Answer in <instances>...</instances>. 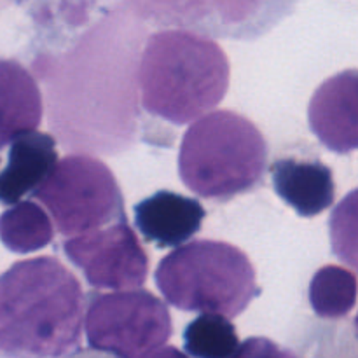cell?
Returning a JSON list of instances; mask_svg holds the SVG:
<instances>
[{"label":"cell","mask_w":358,"mask_h":358,"mask_svg":"<svg viewBox=\"0 0 358 358\" xmlns=\"http://www.w3.org/2000/svg\"><path fill=\"white\" fill-rule=\"evenodd\" d=\"M84 294L55 257L16 262L0 275V353L63 358L80 343Z\"/></svg>","instance_id":"1"},{"label":"cell","mask_w":358,"mask_h":358,"mask_svg":"<svg viewBox=\"0 0 358 358\" xmlns=\"http://www.w3.org/2000/svg\"><path fill=\"white\" fill-rule=\"evenodd\" d=\"M229 62L212 38L194 31L164 30L147 41L140 63V91L147 112L187 124L224 100Z\"/></svg>","instance_id":"2"},{"label":"cell","mask_w":358,"mask_h":358,"mask_svg":"<svg viewBox=\"0 0 358 358\" xmlns=\"http://www.w3.org/2000/svg\"><path fill=\"white\" fill-rule=\"evenodd\" d=\"M268 143L252 121L231 110L213 112L185 131L178 173L185 187L208 199L234 198L262 178Z\"/></svg>","instance_id":"3"},{"label":"cell","mask_w":358,"mask_h":358,"mask_svg":"<svg viewBox=\"0 0 358 358\" xmlns=\"http://www.w3.org/2000/svg\"><path fill=\"white\" fill-rule=\"evenodd\" d=\"M156 285L182 311L234 318L259 296L255 271L240 248L224 241L199 240L161 259Z\"/></svg>","instance_id":"4"},{"label":"cell","mask_w":358,"mask_h":358,"mask_svg":"<svg viewBox=\"0 0 358 358\" xmlns=\"http://www.w3.org/2000/svg\"><path fill=\"white\" fill-rule=\"evenodd\" d=\"M63 236H83L110 220L124 219L122 196L107 164L90 156H69L35 189Z\"/></svg>","instance_id":"5"},{"label":"cell","mask_w":358,"mask_h":358,"mask_svg":"<svg viewBox=\"0 0 358 358\" xmlns=\"http://www.w3.org/2000/svg\"><path fill=\"white\" fill-rule=\"evenodd\" d=\"M87 343L117 358H142L159 350L171 336L166 304L147 290L100 296L86 315Z\"/></svg>","instance_id":"6"},{"label":"cell","mask_w":358,"mask_h":358,"mask_svg":"<svg viewBox=\"0 0 358 358\" xmlns=\"http://www.w3.org/2000/svg\"><path fill=\"white\" fill-rule=\"evenodd\" d=\"M63 248L96 289H136L149 275V259L126 217L105 229L65 241Z\"/></svg>","instance_id":"7"},{"label":"cell","mask_w":358,"mask_h":358,"mask_svg":"<svg viewBox=\"0 0 358 358\" xmlns=\"http://www.w3.org/2000/svg\"><path fill=\"white\" fill-rule=\"evenodd\" d=\"M308 121L332 152L358 149V70H345L320 84L311 96Z\"/></svg>","instance_id":"8"},{"label":"cell","mask_w":358,"mask_h":358,"mask_svg":"<svg viewBox=\"0 0 358 358\" xmlns=\"http://www.w3.org/2000/svg\"><path fill=\"white\" fill-rule=\"evenodd\" d=\"M201 203L187 196L159 191L135 205V224L157 247H178L191 240L205 220Z\"/></svg>","instance_id":"9"},{"label":"cell","mask_w":358,"mask_h":358,"mask_svg":"<svg viewBox=\"0 0 358 358\" xmlns=\"http://www.w3.org/2000/svg\"><path fill=\"white\" fill-rule=\"evenodd\" d=\"M58 164L56 140L48 133L30 131L17 136L9 149L7 166L0 173V203H20L35 192Z\"/></svg>","instance_id":"10"},{"label":"cell","mask_w":358,"mask_h":358,"mask_svg":"<svg viewBox=\"0 0 358 358\" xmlns=\"http://www.w3.org/2000/svg\"><path fill=\"white\" fill-rule=\"evenodd\" d=\"M271 175L276 194L301 217L318 215L334 203V177L320 161L285 157L273 164Z\"/></svg>","instance_id":"11"},{"label":"cell","mask_w":358,"mask_h":358,"mask_svg":"<svg viewBox=\"0 0 358 358\" xmlns=\"http://www.w3.org/2000/svg\"><path fill=\"white\" fill-rule=\"evenodd\" d=\"M41 121L42 98L34 77L14 59H0V149L37 131Z\"/></svg>","instance_id":"12"},{"label":"cell","mask_w":358,"mask_h":358,"mask_svg":"<svg viewBox=\"0 0 358 358\" xmlns=\"http://www.w3.org/2000/svg\"><path fill=\"white\" fill-rule=\"evenodd\" d=\"M0 241L14 254H31L52 241V224L34 201H21L0 215Z\"/></svg>","instance_id":"13"},{"label":"cell","mask_w":358,"mask_h":358,"mask_svg":"<svg viewBox=\"0 0 358 358\" xmlns=\"http://www.w3.org/2000/svg\"><path fill=\"white\" fill-rule=\"evenodd\" d=\"M358 280L341 266H324L310 283V304L322 318H341L355 308Z\"/></svg>","instance_id":"14"},{"label":"cell","mask_w":358,"mask_h":358,"mask_svg":"<svg viewBox=\"0 0 358 358\" xmlns=\"http://www.w3.org/2000/svg\"><path fill=\"white\" fill-rule=\"evenodd\" d=\"M238 346L236 329L220 315H201L184 331V348L194 358H233Z\"/></svg>","instance_id":"15"},{"label":"cell","mask_w":358,"mask_h":358,"mask_svg":"<svg viewBox=\"0 0 358 358\" xmlns=\"http://www.w3.org/2000/svg\"><path fill=\"white\" fill-rule=\"evenodd\" d=\"M332 252L358 273V189L346 194L329 220Z\"/></svg>","instance_id":"16"},{"label":"cell","mask_w":358,"mask_h":358,"mask_svg":"<svg viewBox=\"0 0 358 358\" xmlns=\"http://www.w3.org/2000/svg\"><path fill=\"white\" fill-rule=\"evenodd\" d=\"M233 358H297L290 350L266 338H250L238 346Z\"/></svg>","instance_id":"17"},{"label":"cell","mask_w":358,"mask_h":358,"mask_svg":"<svg viewBox=\"0 0 358 358\" xmlns=\"http://www.w3.org/2000/svg\"><path fill=\"white\" fill-rule=\"evenodd\" d=\"M142 358H189L185 353H182L180 350H177L175 346H164V348L156 350V352L149 353V355Z\"/></svg>","instance_id":"18"},{"label":"cell","mask_w":358,"mask_h":358,"mask_svg":"<svg viewBox=\"0 0 358 358\" xmlns=\"http://www.w3.org/2000/svg\"><path fill=\"white\" fill-rule=\"evenodd\" d=\"M355 327H357V334H358V315H357V318H355Z\"/></svg>","instance_id":"19"}]
</instances>
